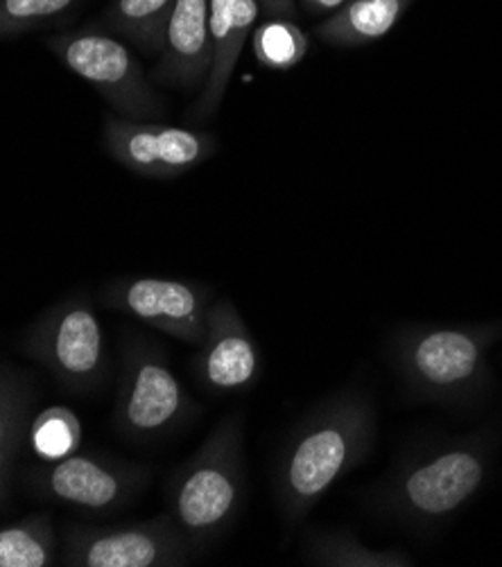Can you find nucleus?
Returning <instances> with one entry per match:
<instances>
[{
  "instance_id": "f257e3e1",
  "label": "nucleus",
  "mask_w": 502,
  "mask_h": 567,
  "mask_svg": "<svg viewBox=\"0 0 502 567\" xmlns=\"http://www.w3.org/2000/svg\"><path fill=\"white\" fill-rule=\"evenodd\" d=\"M376 405L362 389H349L310 412L288 436L276 475V495L288 523L304 520L313 506L373 447Z\"/></svg>"
},
{
  "instance_id": "f03ea898",
  "label": "nucleus",
  "mask_w": 502,
  "mask_h": 567,
  "mask_svg": "<svg viewBox=\"0 0 502 567\" xmlns=\"http://www.w3.org/2000/svg\"><path fill=\"white\" fill-rule=\"evenodd\" d=\"M486 447L475 436L414 445L371 493L373 512L414 532L449 523L482 488Z\"/></svg>"
},
{
  "instance_id": "7ed1b4c3",
  "label": "nucleus",
  "mask_w": 502,
  "mask_h": 567,
  "mask_svg": "<svg viewBox=\"0 0 502 567\" xmlns=\"http://www.w3.org/2000/svg\"><path fill=\"white\" fill-rule=\"evenodd\" d=\"M489 344V326L408 323L392 330L387 351L410 399L451 408L484 382Z\"/></svg>"
},
{
  "instance_id": "20e7f679",
  "label": "nucleus",
  "mask_w": 502,
  "mask_h": 567,
  "mask_svg": "<svg viewBox=\"0 0 502 567\" xmlns=\"http://www.w3.org/2000/svg\"><path fill=\"white\" fill-rule=\"evenodd\" d=\"M245 493L243 419H222L171 486V516L193 549L213 543L234 523Z\"/></svg>"
},
{
  "instance_id": "39448f33",
  "label": "nucleus",
  "mask_w": 502,
  "mask_h": 567,
  "mask_svg": "<svg viewBox=\"0 0 502 567\" xmlns=\"http://www.w3.org/2000/svg\"><path fill=\"white\" fill-rule=\"evenodd\" d=\"M45 45L71 73L91 84L119 116L130 121H161L165 116V102L127 43L114 34L80 28L50 37Z\"/></svg>"
},
{
  "instance_id": "423d86ee",
  "label": "nucleus",
  "mask_w": 502,
  "mask_h": 567,
  "mask_svg": "<svg viewBox=\"0 0 502 567\" xmlns=\"http://www.w3.org/2000/svg\"><path fill=\"white\" fill-rule=\"evenodd\" d=\"M193 547L171 514L127 527H69L66 565L73 567H177Z\"/></svg>"
},
{
  "instance_id": "0eeeda50",
  "label": "nucleus",
  "mask_w": 502,
  "mask_h": 567,
  "mask_svg": "<svg viewBox=\"0 0 502 567\" xmlns=\"http://www.w3.org/2000/svg\"><path fill=\"white\" fill-rule=\"evenodd\" d=\"M102 138L111 158L152 179L180 177L217 152V138L211 132L130 121L119 113L104 118Z\"/></svg>"
},
{
  "instance_id": "6e6552de",
  "label": "nucleus",
  "mask_w": 502,
  "mask_h": 567,
  "mask_svg": "<svg viewBox=\"0 0 502 567\" xmlns=\"http://www.w3.org/2000/svg\"><path fill=\"white\" fill-rule=\"evenodd\" d=\"M195 412L184 386L167 364L150 351H132L121 389L119 425L134 439L175 430Z\"/></svg>"
},
{
  "instance_id": "1a4fd4ad",
  "label": "nucleus",
  "mask_w": 502,
  "mask_h": 567,
  "mask_svg": "<svg viewBox=\"0 0 502 567\" xmlns=\"http://www.w3.org/2000/svg\"><path fill=\"white\" fill-rule=\"evenodd\" d=\"M208 290L184 280L136 278L111 290L109 303L184 344L202 347L206 337Z\"/></svg>"
},
{
  "instance_id": "9d476101",
  "label": "nucleus",
  "mask_w": 502,
  "mask_h": 567,
  "mask_svg": "<svg viewBox=\"0 0 502 567\" xmlns=\"http://www.w3.org/2000/svg\"><path fill=\"white\" fill-rule=\"evenodd\" d=\"M30 351L66 384L89 386L102 371L104 339L100 321L89 306L80 303L52 310L34 328Z\"/></svg>"
},
{
  "instance_id": "9b49d317",
  "label": "nucleus",
  "mask_w": 502,
  "mask_h": 567,
  "mask_svg": "<svg viewBox=\"0 0 502 567\" xmlns=\"http://www.w3.org/2000/svg\"><path fill=\"white\" fill-rule=\"evenodd\" d=\"M260 371L254 337L232 301H217L206 310V337L199 347L197 375L213 393L252 386Z\"/></svg>"
},
{
  "instance_id": "f8f14e48",
  "label": "nucleus",
  "mask_w": 502,
  "mask_h": 567,
  "mask_svg": "<svg viewBox=\"0 0 502 567\" xmlns=\"http://www.w3.org/2000/svg\"><path fill=\"white\" fill-rule=\"evenodd\" d=\"M208 6L211 0H175L165 25L163 50L152 71L154 82L202 93L213 64Z\"/></svg>"
},
{
  "instance_id": "ddd939ff",
  "label": "nucleus",
  "mask_w": 502,
  "mask_h": 567,
  "mask_svg": "<svg viewBox=\"0 0 502 567\" xmlns=\"http://www.w3.org/2000/svg\"><path fill=\"white\" fill-rule=\"evenodd\" d=\"M258 14V0H211L208 30L213 45V64L208 82L193 106L191 121L202 123L217 113L234 78V71L240 62L245 43L254 34Z\"/></svg>"
},
{
  "instance_id": "4468645a",
  "label": "nucleus",
  "mask_w": 502,
  "mask_h": 567,
  "mask_svg": "<svg viewBox=\"0 0 502 567\" xmlns=\"http://www.w3.org/2000/svg\"><path fill=\"white\" fill-rule=\"evenodd\" d=\"M147 473L143 468H121L95 457L71 455L54 462L45 475V484L58 499L100 512L136 495Z\"/></svg>"
},
{
  "instance_id": "2eb2a0df",
  "label": "nucleus",
  "mask_w": 502,
  "mask_h": 567,
  "mask_svg": "<svg viewBox=\"0 0 502 567\" xmlns=\"http://www.w3.org/2000/svg\"><path fill=\"white\" fill-rule=\"evenodd\" d=\"M410 3L412 0H347L315 28V37L338 48L373 43L395 30Z\"/></svg>"
},
{
  "instance_id": "dca6fc26",
  "label": "nucleus",
  "mask_w": 502,
  "mask_h": 567,
  "mask_svg": "<svg viewBox=\"0 0 502 567\" xmlns=\"http://www.w3.org/2000/svg\"><path fill=\"white\" fill-rule=\"evenodd\" d=\"M173 8L175 0H111L104 25L145 56H158Z\"/></svg>"
},
{
  "instance_id": "f3484780",
  "label": "nucleus",
  "mask_w": 502,
  "mask_h": 567,
  "mask_svg": "<svg viewBox=\"0 0 502 567\" xmlns=\"http://www.w3.org/2000/svg\"><path fill=\"white\" fill-rule=\"evenodd\" d=\"M306 560L324 567H412L401 549H376L347 529L313 532L306 540Z\"/></svg>"
},
{
  "instance_id": "a211bd4d",
  "label": "nucleus",
  "mask_w": 502,
  "mask_h": 567,
  "mask_svg": "<svg viewBox=\"0 0 502 567\" xmlns=\"http://www.w3.org/2000/svg\"><path fill=\"white\" fill-rule=\"evenodd\" d=\"M54 534L45 516L0 527V567L54 565Z\"/></svg>"
},
{
  "instance_id": "6ab92c4d",
  "label": "nucleus",
  "mask_w": 502,
  "mask_h": 567,
  "mask_svg": "<svg viewBox=\"0 0 502 567\" xmlns=\"http://www.w3.org/2000/svg\"><path fill=\"white\" fill-rule=\"evenodd\" d=\"M256 62L269 71L295 69L308 54V34L288 19H265L252 34Z\"/></svg>"
},
{
  "instance_id": "aec40b11",
  "label": "nucleus",
  "mask_w": 502,
  "mask_h": 567,
  "mask_svg": "<svg viewBox=\"0 0 502 567\" xmlns=\"http://www.w3.org/2000/svg\"><path fill=\"white\" fill-rule=\"evenodd\" d=\"M82 443V423L69 408H48L37 414L30 427L34 455L48 464L75 455Z\"/></svg>"
},
{
  "instance_id": "412c9836",
  "label": "nucleus",
  "mask_w": 502,
  "mask_h": 567,
  "mask_svg": "<svg viewBox=\"0 0 502 567\" xmlns=\"http://www.w3.org/2000/svg\"><path fill=\"white\" fill-rule=\"evenodd\" d=\"M25 416V395L14 378L0 373V497L19 450Z\"/></svg>"
},
{
  "instance_id": "4be33fe9",
  "label": "nucleus",
  "mask_w": 502,
  "mask_h": 567,
  "mask_svg": "<svg viewBox=\"0 0 502 567\" xmlns=\"http://www.w3.org/2000/svg\"><path fill=\"white\" fill-rule=\"evenodd\" d=\"M80 0H0V39H12L64 17Z\"/></svg>"
},
{
  "instance_id": "5701e85b",
  "label": "nucleus",
  "mask_w": 502,
  "mask_h": 567,
  "mask_svg": "<svg viewBox=\"0 0 502 567\" xmlns=\"http://www.w3.org/2000/svg\"><path fill=\"white\" fill-rule=\"evenodd\" d=\"M258 8L267 19H297V0H258Z\"/></svg>"
},
{
  "instance_id": "b1692460",
  "label": "nucleus",
  "mask_w": 502,
  "mask_h": 567,
  "mask_svg": "<svg viewBox=\"0 0 502 567\" xmlns=\"http://www.w3.org/2000/svg\"><path fill=\"white\" fill-rule=\"evenodd\" d=\"M347 0H297V6H301L310 14H324V12H335L340 10Z\"/></svg>"
}]
</instances>
